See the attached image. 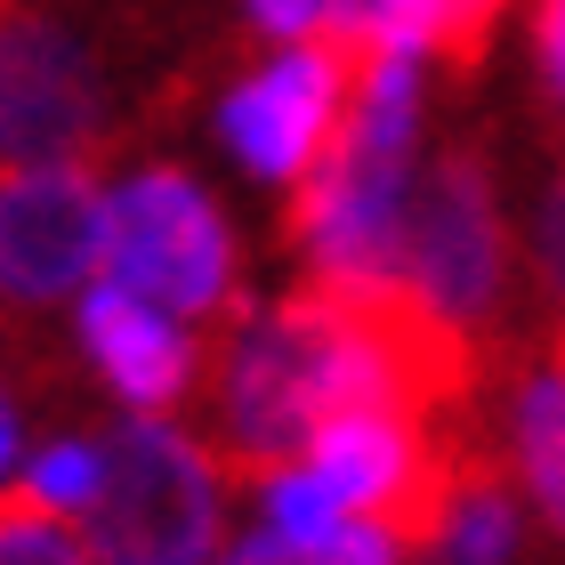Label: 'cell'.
Returning <instances> with one entry per match:
<instances>
[{
	"mask_svg": "<svg viewBox=\"0 0 565 565\" xmlns=\"http://www.w3.org/2000/svg\"><path fill=\"white\" fill-rule=\"evenodd\" d=\"M413 138H420V57L372 49L348 89L340 130L323 138L316 170L282 202V243L307 259V275H396V226L413 186Z\"/></svg>",
	"mask_w": 565,
	"mask_h": 565,
	"instance_id": "obj_1",
	"label": "cell"
},
{
	"mask_svg": "<svg viewBox=\"0 0 565 565\" xmlns=\"http://www.w3.org/2000/svg\"><path fill=\"white\" fill-rule=\"evenodd\" d=\"M97 565H218L226 477L202 436L170 413H130L106 436V484L82 509Z\"/></svg>",
	"mask_w": 565,
	"mask_h": 565,
	"instance_id": "obj_2",
	"label": "cell"
},
{
	"mask_svg": "<svg viewBox=\"0 0 565 565\" xmlns=\"http://www.w3.org/2000/svg\"><path fill=\"white\" fill-rule=\"evenodd\" d=\"M106 282H121L130 299L162 307L194 331L243 307L235 226H226V211L194 170L138 162L106 194Z\"/></svg>",
	"mask_w": 565,
	"mask_h": 565,
	"instance_id": "obj_3",
	"label": "cell"
},
{
	"mask_svg": "<svg viewBox=\"0 0 565 565\" xmlns=\"http://www.w3.org/2000/svg\"><path fill=\"white\" fill-rule=\"evenodd\" d=\"M509 267H518V250H509V218H501V186H493V146L452 138L404 186L396 275L413 282L436 316L469 323L484 340L509 307Z\"/></svg>",
	"mask_w": 565,
	"mask_h": 565,
	"instance_id": "obj_4",
	"label": "cell"
},
{
	"mask_svg": "<svg viewBox=\"0 0 565 565\" xmlns=\"http://www.w3.org/2000/svg\"><path fill=\"white\" fill-rule=\"evenodd\" d=\"M114 146L121 121L97 49L49 9H0V170H106Z\"/></svg>",
	"mask_w": 565,
	"mask_h": 565,
	"instance_id": "obj_5",
	"label": "cell"
},
{
	"mask_svg": "<svg viewBox=\"0 0 565 565\" xmlns=\"http://www.w3.org/2000/svg\"><path fill=\"white\" fill-rule=\"evenodd\" d=\"M106 275V186L89 162L0 170V340L49 348L41 323L65 316Z\"/></svg>",
	"mask_w": 565,
	"mask_h": 565,
	"instance_id": "obj_6",
	"label": "cell"
},
{
	"mask_svg": "<svg viewBox=\"0 0 565 565\" xmlns=\"http://www.w3.org/2000/svg\"><path fill=\"white\" fill-rule=\"evenodd\" d=\"M364 57H372V49H348V41H331V33L282 49L275 65L243 73V82L226 89L218 138L235 146V162H243L250 178L299 186V178L316 170L323 138L340 130L348 89H355V73H364Z\"/></svg>",
	"mask_w": 565,
	"mask_h": 565,
	"instance_id": "obj_7",
	"label": "cell"
},
{
	"mask_svg": "<svg viewBox=\"0 0 565 565\" xmlns=\"http://www.w3.org/2000/svg\"><path fill=\"white\" fill-rule=\"evenodd\" d=\"M73 340H82V364L106 380L130 413H170V404H186L194 380H202V331L162 316V307H146V299H130L106 275L82 291Z\"/></svg>",
	"mask_w": 565,
	"mask_h": 565,
	"instance_id": "obj_8",
	"label": "cell"
},
{
	"mask_svg": "<svg viewBox=\"0 0 565 565\" xmlns=\"http://www.w3.org/2000/svg\"><path fill=\"white\" fill-rule=\"evenodd\" d=\"M525 542V509H518V477L509 460L484 445L477 428H460L452 445V477H445V509L428 533V565H509Z\"/></svg>",
	"mask_w": 565,
	"mask_h": 565,
	"instance_id": "obj_9",
	"label": "cell"
},
{
	"mask_svg": "<svg viewBox=\"0 0 565 565\" xmlns=\"http://www.w3.org/2000/svg\"><path fill=\"white\" fill-rule=\"evenodd\" d=\"M509 445H518V477L525 501L542 509V525L565 542V372L533 364L518 380V404H509Z\"/></svg>",
	"mask_w": 565,
	"mask_h": 565,
	"instance_id": "obj_10",
	"label": "cell"
},
{
	"mask_svg": "<svg viewBox=\"0 0 565 565\" xmlns=\"http://www.w3.org/2000/svg\"><path fill=\"white\" fill-rule=\"evenodd\" d=\"M24 493L41 509H57V518L82 525V509L97 501V484H106V436H49V445L24 460Z\"/></svg>",
	"mask_w": 565,
	"mask_h": 565,
	"instance_id": "obj_11",
	"label": "cell"
},
{
	"mask_svg": "<svg viewBox=\"0 0 565 565\" xmlns=\"http://www.w3.org/2000/svg\"><path fill=\"white\" fill-rule=\"evenodd\" d=\"M218 565H404V550L380 533L372 518H348L331 542H282V533H250V542H235Z\"/></svg>",
	"mask_w": 565,
	"mask_h": 565,
	"instance_id": "obj_12",
	"label": "cell"
},
{
	"mask_svg": "<svg viewBox=\"0 0 565 565\" xmlns=\"http://www.w3.org/2000/svg\"><path fill=\"white\" fill-rule=\"evenodd\" d=\"M0 565H97L82 525L41 509L24 484H0Z\"/></svg>",
	"mask_w": 565,
	"mask_h": 565,
	"instance_id": "obj_13",
	"label": "cell"
},
{
	"mask_svg": "<svg viewBox=\"0 0 565 565\" xmlns=\"http://www.w3.org/2000/svg\"><path fill=\"white\" fill-rule=\"evenodd\" d=\"M533 282H542V299L565 316V162L542 186V211H533Z\"/></svg>",
	"mask_w": 565,
	"mask_h": 565,
	"instance_id": "obj_14",
	"label": "cell"
},
{
	"mask_svg": "<svg viewBox=\"0 0 565 565\" xmlns=\"http://www.w3.org/2000/svg\"><path fill=\"white\" fill-rule=\"evenodd\" d=\"M533 82H542V114L565 138V0H542L533 9Z\"/></svg>",
	"mask_w": 565,
	"mask_h": 565,
	"instance_id": "obj_15",
	"label": "cell"
},
{
	"mask_svg": "<svg viewBox=\"0 0 565 565\" xmlns=\"http://www.w3.org/2000/svg\"><path fill=\"white\" fill-rule=\"evenodd\" d=\"M243 17H250V33H259V41L299 49V41H316V33H323L331 0H243Z\"/></svg>",
	"mask_w": 565,
	"mask_h": 565,
	"instance_id": "obj_16",
	"label": "cell"
},
{
	"mask_svg": "<svg viewBox=\"0 0 565 565\" xmlns=\"http://www.w3.org/2000/svg\"><path fill=\"white\" fill-rule=\"evenodd\" d=\"M17 452H24V388H17L9 372H0V484H9Z\"/></svg>",
	"mask_w": 565,
	"mask_h": 565,
	"instance_id": "obj_17",
	"label": "cell"
},
{
	"mask_svg": "<svg viewBox=\"0 0 565 565\" xmlns=\"http://www.w3.org/2000/svg\"><path fill=\"white\" fill-rule=\"evenodd\" d=\"M550 364H557V372H565V331H557V355H550Z\"/></svg>",
	"mask_w": 565,
	"mask_h": 565,
	"instance_id": "obj_18",
	"label": "cell"
},
{
	"mask_svg": "<svg viewBox=\"0 0 565 565\" xmlns=\"http://www.w3.org/2000/svg\"><path fill=\"white\" fill-rule=\"evenodd\" d=\"M0 9H33V0H0Z\"/></svg>",
	"mask_w": 565,
	"mask_h": 565,
	"instance_id": "obj_19",
	"label": "cell"
},
{
	"mask_svg": "<svg viewBox=\"0 0 565 565\" xmlns=\"http://www.w3.org/2000/svg\"><path fill=\"white\" fill-rule=\"evenodd\" d=\"M484 9H493V17H501V9H509V0H484Z\"/></svg>",
	"mask_w": 565,
	"mask_h": 565,
	"instance_id": "obj_20",
	"label": "cell"
}]
</instances>
